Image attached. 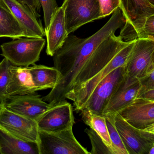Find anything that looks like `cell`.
I'll use <instances>...</instances> for the list:
<instances>
[{
	"instance_id": "cell-36",
	"label": "cell",
	"mask_w": 154,
	"mask_h": 154,
	"mask_svg": "<svg viewBox=\"0 0 154 154\" xmlns=\"http://www.w3.org/2000/svg\"><path fill=\"white\" fill-rule=\"evenodd\" d=\"M152 5H153L154 6V0H147Z\"/></svg>"
},
{
	"instance_id": "cell-4",
	"label": "cell",
	"mask_w": 154,
	"mask_h": 154,
	"mask_svg": "<svg viewBox=\"0 0 154 154\" xmlns=\"http://www.w3.org/2000/svg\"><path fill=\"white\" fill-rule=\"evenodd\" d=\"M45 44L46 40L43 38L14 39L1 45V55L14 66L29 67L39 60Z\"/></svg>"
},
{
	"instance_id": "cell-31",
	"label": "cell",
	"mask_w": 154,
	"mask_h": 154,
	"mask_svg": "<svg viewBox=\"0 0 154 154\" xmlns=\"http://www.w3.org/2000/svg\"><path fill=\"white\" fill-rule=\"evenodd\" d=\"M137 98L145 99L154 101V89L140 90Z\"/></svg>"
},
{
	"instance_id": "cell-33",
	"label": "cell",
	"mask_w": 154,
	"mask_h": 154,
	"mask_svg": "<svg viewBox=\"0 0 154 154\" xmlns=\"http://www.w3.org/2000/svg\"><path fill=\"white\" fill-rule=\"evenodd\" d=\"M148 154H154V143L152 145V147H151Z\"/></svg>"
},
{
	"instance_id": "cell-37",
	"label": "cell",
	"mask_w": 154,
	"mask_h": 154,
	"mask_svg": "<svg viewBox=\"0 0 154 154\" xmlns=\"http://www.w3.org/2000/svg\"><path fill=\"white\" fill-rule=\"evenodd\" d=\"M0 154H1V153H0Z\"/></svg>"
},
{
	"instance_id": "cell-23",
	"label": "cell",
	"mask_w": 154,
	"mask_h": 154,
	"mask_svg": "<svg viewBox=\"0 0 154 154\" xmlns=\"http://www.w3.org/2000/svg\"><path fill=\"white\" fill-rule=\"evenodd\" d=\"M115 115H104L106 118L113 154H128L115 125Z\"/></svg>"
},
{
	"instance_id": "cell-7",
	"label": "cell",
	"mask_w": 154,
	"mask_h": 154,
	"mask_svg": "<svg viewBox=\"0 0 154 154\" xmlns=\"http://www.w3.org/2000/svg\"><path fill=\"white\" fill-rule=\"evenodd\" d=\"M62 6L69 35L84 24L102 18L98 0H64Z\"/></svg>"
},
{
	"instance_id": "cell-30",
	"label": "cell",
	"mask_w": 154,
	"mask_h": 154,
	"mask_svg": "<svg viewBox=\"0 0 154 154\" xmlns=\"http://www.w3.org/2000/svg\"><path fill=\"white\" fill-rule=\"evenodd\" d=\"M144 32L147 38L148 36H154V14L148 17L144 26Z\"/></svg>"
},
{
	"instance_id": "cell-28",
	"label": "cell",
	"mask_w": 154,
	"mask_h": 154,
	"mask_svg": "<svg viewBox=\"0 0 154 154\" xmlns=\"http://www.w3.org/2000/svg\"><path fill=\"white\" fill-rule=\"evenodd\" d=\"M29 8L35 15L40 18L41 5L39 0H16Z\"/></svg>"
},
{
	"instance_id": "cell-19",
	"label": "cell",
	"mask_w": 154,
	"mask_h": 154,
	"mask_svg": "<svg viewBox=\"0 0 154 154\" xmlns=\"http://www.w3.org/2000/svg\"><path fill=\"white\" fill-rule=\"evenodd\" d=\"M1 154H39L38 145L19 140L0 127Z\"/></svg>"
},
{
	"instance_id": "cell-34",
	"label": "cell",
	"mask_w": 154,
	"mask_h": 154,
	"mask_svg": "<svg viewBox=\"0 0 154 154\" xmlns=\"http://www.w3.org/2000/svg\"><path fill=\"white\" fill-rule=\"evenodd\" d=\"M148 39H151L153 41H154V36H148ZM153 64H154V52L153 53Z\"/></svg>"
},
{
	"instance_id": "cell-21",
	"label": "cell",
	"mask_w": 154,
	"mask_h": 154,
	"mask_svg": "<svg viewBox=\"0 0 154 154\" xmlns=\"http://www.w3.org/2000/svg\"><path fill=\"white\" fill-rule=\"evenodd\" d=\"M37 91L53 89L59 78V73L54 68L44 65H33L28 67Z\"/></svg>"
},
{
	"instance_id": "cell-17",
	"label": "cell",
	"mask_w": 154,
	"mask_h": 154,
	"mask_svg": "<svg viewBox=\"0 0 154 154\" xmlns=\"http://www.w3.org/2000/svg\"><path fill=\"white\" fill-rule=\"evenodd\" d=\"M45 33L47 39L46 52L49 56L53 57L65 43L69 35L66 29L63 6L58 9Z\"/></svg>"
},
{
	"instance_id": "cell-27",
	"label": "cell",
	"mask_w": 154,
	"mask_h": 154,
	"mask_svg": "<svg viewBox=\"0 0 154 154\" xmlns=\"http://www.w3.org/2000/svg\"><path fill=\"white\" fill-rule=\"evenodd\" d=\"M100 5L102 18L113 13L120 6V0H98Z\"/></svg>"
},
{
	"instance_id": "cell-1",
	"label": "cell",
	"mask_w": 154,
	"mask_h": 154,
	"mask_svg": "<svg viewBox=\"0 0 154 154\" xmlns=\"http://www.w3.org/2000/svg\"><path fill=\"white\" fill-rule=\"evenodd\" d=\"M126 19L120 7L112 13L108 21L90 37L81 39L68 35L62 47L53 57L54 68L59 73L55 86L42 98L46 102L55 105L66 100V96L71 90L75 80L93 52L106 39L121 28Z\"/></svg>"
},
{
	"instance_id": "cell-16",
	"label": "cell",
	"mask_w": 154,
	"mask_h": 154,
	"mask_svg": "<svg viewBox=\"0 0 154 154\" xmlns=\"http://www.w3.org/2000/svg\"><path fill=\"white\" fill-rule=\"evenodd\" d=\"M26 33V37L43 38L46 36L40 18L27 6L16 0H3Z\"/></svg>"
},
{
	"instance_id": "cell-29",
	"label": "cell",
	"mask_w": 154,
	"mask_h": 154,
	"mask_svg": "<svg viewBox=\"0 0 154 154\" xmlns=\"http://www.w3.org/2000/svg\"><path fill=\"white\" fill-rule=\"evenodd\" d=\"M139 80L142 86L140 90L154 89V69L148 75Z\"/></svg>"
},
{
	"instance_id": "cell-6",
	"label": "cell",
	"mask_w": 154,
	"mask_h": 154,
	"mask_svg": "<svg viewBox=\"0 0 154 154\" xmlns=\"http://www.w3.org/2000/svg\"><path fill=\"white\" fill-rule=\"evenodd\" d=\"M39 154H91L77 141L72 128L57 132L39 131Z\"/></svg>"
},
{
	"instance_id": "cell-14",
	"label": "cell",
	"mask_w": 154,
	"mask_h": 154,
	"mask_svg": "<svg viewBox=\"0 0 154 154\" xmlns=\"http://www.w3.org/2000/svg\"><path fill=\"white\" fill-rule=\"evenodd\" d=\"M141 87L139 80L125 75L104 109L102 115H116L131 105L137 98Z\"/></svg>"
},
{
	"instance_id": "cell-5",
	"label": "cell",
	"mask_w": 154,
	"mask_h": 154,
	"mask_svg": "<svg viewBox=\"0 0 154 154\" xmlns=\"http://www.w3.org/2000/svg\"><path fill=\"white\" fill-rule=\"evenodd\" d=\"M135 41H133L119 52L108 64L93 77L67 94L66 98L73 101L75 110L79 112L84 107L95 88L105 77L116 69L125 66Z\"/></svg>"
},
{
	"instance_id": "cell-18",
	"label": "cell",
	"mask_w": 154,
	"mask_h": 154,
	"mask_svg": "<svg viewBox=\"0 0 154 154\" xmlns=\"http://www.w3.org/2000/svg\"><path fill=\"white\" fill-rule=\"evenodd\" d=\"M37 91L28 67L13 65L7 89L8 96L32 94Z\"/></svg>"
},
{
	"instance_id": "cell-12",
	"label": "cell",
	"mask_w": 154,
	"mask_h": 154,
	"mask_svg": "<svg viewBox=\"0 0 154 154\" xmlns=\"http://www.w3.org/2000/svg\"><path fill=\"white\" fill-rule=\"evenodd\" d=\"M39 131L53 133L73 128V107L66 100L61 101L45 112L37 121Z\"/></svg>"
},
{
	"instance_id": "cell-13",
	"label": "cell",
	"mask_w": 154,
	"mask_h": 154,
	"mask_svg": "<svg viewBox=\"0 0 154 154\" xmlns=\"http://www.w3.org/2000/svg\"><path fill=\"white\" fill-rule=\"evenodd\" d=\"M36 93L10 96L4 107L8 110L36 121L53 105L47 103Z\"/></svg>"
},
{
	"instance_id": "cell-8",
	"label": "cell",
	"mask_w": 154,
	"mask_h": 154,
	"mask_svg": "<svg viewBox=\"0 0 154 154\" xmlns=\"http://www.w3.org/2000/svg\"><path fill=\"white\" fill-rule=\"evenodd\" d=\"M154 41L148 38L136 40L125 66V75L140 80L154 69Z\"/></svg>"
},
{
	"instance_id": "cell-11",
	"label": "cell",
	"mask_w": 154,
	"mask_h": 154,
	"mask_svg": "<svg viewBox=\"0 0 154 154\" xmlns=\"http://www.w3.org/2000/svg\"><path fill=\"white\" fill-rule=\"evenodd\" d=\"M0 127L19 140L38 144L37 122L4 108L0 114Z\"/></svg>"
},
{
	"instance_id": "cell-32",
	"label": "cell",
	"mask_w": 154,
	"mask_h": 154,
	"mask_svg": "<svg viewBox=\"0 0 154 154\" xmlns=\"http://www.w3.org/2000/svg\"><path fill=\"white\" fill-rule=\"evenodd\" d=\"M143 130L152 133L154 134V123L152 124L151 125L148 127H146L145 129H143Z\"/></svg>"
},
{
	"instance_id": "cell-10",
	"label": "cell",
	"mask_w": 154,
	"mask_h": 154,
	"mask_svg": "<svg viewBox=\"0 0 154 154\" xmlns=\"http://www.w3.org/2000/svg\"><path fill=\"white\" fill-rule=\"evenodd\" d=\"M125 66L119 67L111 71L98 84L83 108H85L94 114L102 115L111 97L125 78Z\"/></svg>"
},
{
	"instance_id": "cell-26",
	"label": "cell",
	"mask_w": 154,
	"mask_h": 154,
	"mask_svg": "<svg viewBox=\"0 0 154 154\" xmlns=\"http://www.w3.org/2000/svg\"><path fill=\"white\" fill-rule=\"evenodd\" d=\"M44 14L45 30L48 28L51 20L59 7L56 0H39Z\"/></svg>"
},
{
	"instance_id": "cell-3",
	"label": "cell",
	"mask_w": 154,
	"mask_h": 154,
	"mask_svg": "<svg viewBox=\"0 0 154 154\" xmlns=\"http://www.w3.org/2000/svg\"><path fill=\"white\" fill-rule=\"evenodd\" d=\"M120 7L126 19L119 36L122 40L131 42L147 38L144 32L146 19L154 14V6L147 0H120Z\"/></svg>"
},
{
	"instance_id": "cell-9",
	"label": "cell",
	"mask_w": 154,
	"mask_h": 154,
	"mask_svg": "<svg viewBox=\"0 0 154 154\" xmlns=\"http://www.w3.org/2000/svg\"><path fill=\"white\" fill-rule=\"evenodd\" d=\"M115 123L128 154H149L154 143L153 134L133 126L119 114L115 115Z\"/></svg>"
},
{
	"instance_id": "cell-22",
	"label": "cell",
	"mask_w": 154,
	"mask_h": 154,
	"mask_svg": "<svg viewBox=\"0 0 154 154\" xmlns=\"http://www.w3.org/2000/svg\"><path fill=\"white\" fill-rule=\"evenodd\" d=\"M80 112L82 118L84 123L102 138L113 154L105 117L94 114L89 109L85 108L82 109Z\"/></svg>"
},
{
	"instance_id": "cell-25",
	"label": "cell",
	"mask_w": 154,
	"mask_h": 154,
	"mask_svg": "<svg viewBox=\"0 0 154 154\" xmlns=\"http://www.w3.org/2000/svg\"><path fill=\"white\" fill-rule=\"evenodd\" d=\"M85 132L91 143V154H113L110 148L95 131L91 128L89 129L86 128Z\"/></svg>"
},
{
	"instance_id": "cell-20",
	"label": "cell",
	"mask_w": 154,
	"mask_h": 154,
	"mask_svg": "<svg viewBox=\"0 0 154 154\" xmlns=\"http://www.w3.org/2000/svg\"><path fill=\"white\" fill-rule=\"evenodd\" d=\"M26 37L25 30L3 0H0V38Z\"/></svg>"
},
{
	"instance_id": "cell-2",
	"label": "cell",
	"mask_w": 154,
	"mask_h": 154,
	"mask_svg": "<svg viewBox=\"0 0 154 154\" xmlns=\"http://www.w3.org/2000/svg\"><path fill=\"white\" fill-rule=\"evenodd\" d=\"M132 42L124 41L119 36H116L115 34L104 40L82 67L75 80L71 90L76 89L93 77L108 64L119 52Z\"/></svg>"
},
{
	"instance_id": "cell-35",
	"label": "cell",
	"mask_w": 154,
	"mask_h": 154,
	"mask_svg": "<svg viewBox=\"0 0 154 154\" xmlns=\"http://www.w3.org/2000/svg\"><path fill=\"white\" fill-rule=\"evenodd\" d=\"M4 108V106L0 103V114H1Z\"/></svg>"
},
{
	"instance_id": "cell-24",
	"label": "cell",
	"mask_w": 154,
	"mask_h": 154,
	"mask_svg": "<svg viewBox=\"0 0 154 154\" xmlns=\"http://www.w3.org/2000/svg\"><path fill=\"white\" fill-rule=\"evenodd\" d=\"M13 65L5 58L0 62V103L4 106L9 97L7 93V89Z\"/></svg>"
},
{
	"instance_id": "cell-15",
	"label": "cell",
	"mask_w": 154,
	"mask_h": 154,
	"mask_svg": "<svg viewBox=\"0 0 154 154\" xmlns=\"http://www.w3.org/2000/svg\"><path fill=\"white\" fill-rule=\"evenodd\" d=\"M118 114L133 126L145 129L154 123V101L137 98Z\"/></svg>"
}]
</instances>
